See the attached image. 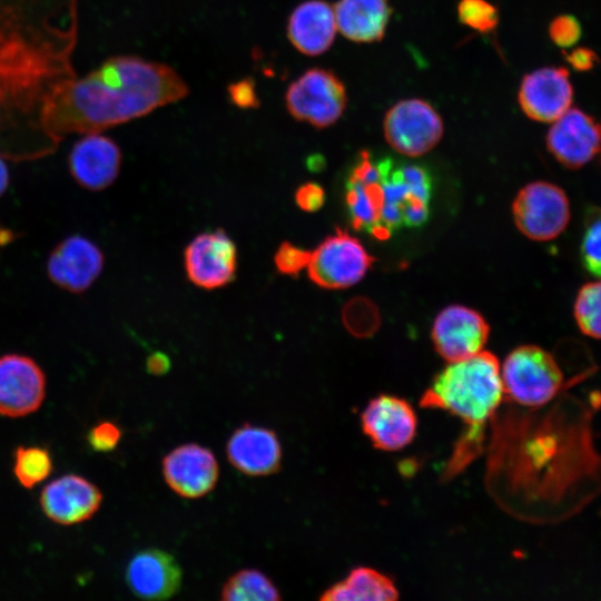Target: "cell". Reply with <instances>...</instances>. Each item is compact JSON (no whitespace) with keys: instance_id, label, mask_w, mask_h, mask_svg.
I'll list each match as a JSON object with an SVG mask.
<instances>
[{"instance_id":"1","label":"cell","mask_w":601,"mask_h":601,"mask_svg":"<svg viewBox=\"0 0 601 601\" xmlns=\"http://www.w3.org/2000/svg\"><path fill=\"white\" fill-rule=\"evenodd\" d=\"M78 0H0V155L28 161L53 154L48 128L56 95L78 75Z\"/></svg>"},{"instance_id":"2","label":"cell","mask_w":601,"mask_h":601,"mask_svg":"<svg viewBox=\"0 0 601 601\" xmlns=\"http://www.w3.org/2000/svg\"><path fill=\"white\" fill-rule=\"evenodd\" d=\"M189 92L170 66L115 56L68 82L53 98L48 128L60 144L71 134L101 132L184 99Z\"/></svg>"},{"instance_id":"3","label":"cell","mask_w":601,"mask_h":601,"mask_svg":"<svg viewBox=\"0 0 601 601\" xmlns=\"http://www.w3.org/2000/svg\"><path fill=\"white\" fill-rule=\"evenodd\" d=\"M504 397L500 363L490 352L481 351L451 362L435 375L420 405L446 411L467 426L455 444L446 475L460 472L479 455L485 425L493 420Z\"/></svg>"},{"instance_id":"4","label":"cell","mask_w":601,"mask_h":601,"mask_svg":"<svg viewBox=\"0 0 601 601\" xmlns=\"http://www.w3.org/2000/svg\"><path fill=\"white\" fill-rule=\"evenodd\" d=\"M378 168L385 199L380 239L387 238L397 227L425 223L431 198L427 171L416 165L396 166L390 158L380 160Z\"/></svg>"},{"instance_id":"5","label":"cell","mask_w":601,"mask_h":601,"mask_svg":"<svg viewBox=\"0 0 601 601\" xmlns=\"http://www.w3.org/2000/svg\"><path fill=\"white\" fill-rule=\"evenodd\" d=\"M504 396L519 405L539 407L549 403L563 384V374L553 356L535 345H521L501 368Z\"/></svg>"},{"instance_id":"6","label":"cell","mask_w":601,"mask_h":601,"mask_svg":"<svg viewBox=\"0 0 601 601\" xmlns=\"http://www.w3.org/2000/svg\"><path fill=\"white\" fill-rule=\"evenodd\" d=\"M344 83L331 70L312 68L295 79L285 92L289 115L315 128L335 124L346 108Z\"/></svg>"},{"instance_id":"7","label":"cell","mask_w":601,"mask_h":601,"mask_svg":"<svg viewBox=\"0 0 601 601\" xmlns=\"http://www.w3.org/2000/svg\"><path fill=\"white\" fill-rule=\"evenodd\" d=\"M373 260L357 238L337 228L312 250L306 268L309 279L317 286L339 289L358 283Z\"/></svg>"},{"instance_id":"8","label":"cell","mask_w":601,"mask_h":601,"mask_svg":"<svg viewBox=\"0 0 601 601\" xmlns=\"http://www.w3.org/2000/svg\"><path fill=\"white\" fill-rule=\"evenodd\" d=\"M383 131L394 150L417 157L439 144L444 126L439 112L427 101L411 98L396 102L387 110Z\"/></svg>"},{"instance_id":"9","label":"cell","mask_w":601,"mask_h":601,"mask_svg":"<svg viewBox=\"0 0 601 601\" xmlns=\"http://www.w3.org/2000/svg\"><path fill=\"white\" fill-rule=\"evenodd\" d=\"M518 229L533 240L558 237L570 220V205L564 191L548 181L524 186L512 204Z\"/></svg>"},{"instance_id":"10","label":"cell","mask_w":601,"mask_h":601,"mask_svg":"<svg viewBox=\"0 0 601 601\" xmlns=\"http://www.w3.org/2000/svg\"><path fill=\"white\" fill-rule=\"evenodd\" d=\"M184 265L195 286L204 289L224 287L236 275V245L223 229L201 233L185 248Z\"/></svg>"},{"instance_id":"11","label":"cell","mask_w":601,"mask_h":601,"mask_svg":"<svg viewBox=\"0 0 601 601\" xmlns=\"http://www.w3.org/2000/svg\"><path fill=\"white\" fill-rule=\"evenodd\" d=\"M46 375L39 364L22 354L0 356V415L27 416L42 405Z\"/></svg>"},{"instance_id":"12","label":"cell","mask_w":601,"mask_h":601,"mask_svg":"<svg viewBox=\"0 0 601 601\" xmlns=\"http://www.w3.org/2000/svg\"><path fill=\"white\" fill-rule=\"evenodd\" d=\"M490 334L484 317L475 309L451 305L442 309L432 327L435 351L449 363L480 353Z\"/></svg>"},{"instance_id":"13","label":"cell","mask_w":601,"mask_h":601,"mask_svg":"<svg viewBox=\"0 0 601 601\" xmlns=\"http://www.w3.org/2000/svg\"><path fill=\"white\" fill-rule=\"evenodd\" d=\"M161 471L167 485L185 499L207 495L219 479L215 454L197 443H185L167 453L161 462Z\"/></svg>"},{"instance_id":"14","label":"cell","mask_w":601,"mask_h":601,"mask_svg":"<svg viewBox=\"0 0 601 601\" xmlns=\"http://www.w3.org/2000/svg\"><path fill=\"white\" fill-rule=\"evenodd\" d=\"M361 425L376 449L398 451L413 441L417 417L412 405L404 398L382 394L367 403L361 414Z\"/></svg>"},{"instance_id":"15","label":"cell","mask_w":601,"mask_h":601,"mask_svg":"<svg viewBox=\"0 0 601 601\" xmlns=\"http://www.w3.org/2000/svg\"><path fill=\"white\" fill-rule=\"evenodd\" d=\"M102 266L100 248L88 238L73 235L53 248L47 262V274L58 287L79 294L93 284Z\"/></svg>"},{"instance_id":"16","label":"cell","mask_w":601,"mask_h":601,"mask_svg":"<svg viewBox=\"0 0 601 601\" xmlns=\"http://www.w3.org/2000/svg\"><path fill=\"white\" fill-rule=\"evenodd\" d=\"M101 502V491L77 474L55 479L42 489L39 497L46 516L61 525H73L91 519Z\"/></svg>"},{"instance_id":"17","label":"cell","mask_w":601,"mask_h":601,"mask_svg":"<svg viewBox=\"0 0 601 601\" xmlns=\"http://www.w3.org/2000/svg\"><path fill=\"white\" fill-rule=\"evenodd\" d=\"M573 97L569 72L561 67L536 69L521 81L519 104L531 119L553 122L571 108Z\"/></svg>"},{"instance_id":"18","label":"cell","mask_w":601,"mask_h":601,"mask_svg":"<svg viewBox=\"0 0 601 601\" xmlns=\"http://www.w3.org/2000/svg\"><path fill=\"white\" fill-rule=\"evenodd\" d=\"M546 146L563 166L580 168L601 150V125L582 110L569 108L553 121Z\"/></svg>"},{"instance_id":"19","label":"cell","mask_w":601,"mask_h":601,"mask_svg":"<svg viewBox=\"0 0 601 601\" xmlns=\"http://www.w3.org/2000/svg\"><path fill=\"white\" fill-rule=\"evenodd\" d=\"M121 158L120 148L111 138L91 132L85 134L73 144L68 166L72 178L81 187L99 191L116 180Z\"/></svg>"},{"instance_id":"20","label":"cell","mask_w":601,"mask_h":601,"mask_svg":"<svg viewBox=\"0 0 601 601\" xmlns=\"http://www.w3.org/2000/svg\"><path fill=\"white\" fill-rule=\"evenodd\" d=\"M226 455L234 469L247 476H267L282 466V444L274 430L245 423L226 443Z\"/></svg>"},{"instance_id":"21","label":"cell","mask_w":601,"mask_h":601,"mask_svg":"<svg viewBox=\"0 0 601 601\" xmlns=\"http://www.w3.org/2000/svg\"><path fill=\"white\" fill-rule=\"evenodd\" d=\"M125 578L135 595L146 600H166L179 591L183 570L167 551L147 548L129 560Z\"/></svg>"},{"instance_id":"22","label":"cell","mask_w":601,"mask_h":601,"mask_svg":"<svg viewBox=\"0 0 601 601\" xmlns=\"http://www.w3.org/2000/svg\"><path fill=\"white\" fill-rule=\"evenodd\" d=\"M346 203L352 224L367 229L380 238L384 209V190L378 161L374 162L367 151H362L347 181Z\"/></svg>"},{"instance_id":"23","label":"cell","mask_w":601,"mask_h":601,"mask_svg":"<svg viewBox=\"0 0 601 601\" xmlns=\"http://www.w3.org/2000/svg\"><path fill=\"white\" fill-rule=\"evenodd\" d=\"M337 31L334 7L324 0H307L290 13L286 35L293 47L305 56H319L334 42Z\"/></svg>"},{"instance_id":"24","label":"cell","mask_w":601,"mask_h":601,"mask_svg":"<svg viewBox=\"0 0 601 601\" xmlns=\"http://www.w3.org/2000/svg\"><path fill=\"white\" fill-rule=\"evenodd\" d=\"M334 13L345 38L367 43L383 38L392 9L388 0H338Z\"/></svg>"},{"instance_id":"25","label":"cell","mask_w":601,"mask_h":601,"mask_svg":"<svg viewBox=\"0 0 601 601\" xmlns=\"http://www.w3.org/2000/svg\"><path fill=\"white\" fill-rule=\"evenodd\" d=\"M397 598L398 590L390 577L368 566H357L343 580L328 587L319 600L391 601Z\"/></svg>"},{"instance_id":"26","label":"cell","mask_w":601,"mask_h":601,"mask_svg":"<svg viewBox=\"0 0 601 601\" xmlns=\"http://www.w3.org/2000/svg\"><path fill=\"white\" fill-rule=\"evenodd\" d=\"M220 599L225 601H275L282 595L274 582L257 569L233 573L223 584Z\"/></svg>"},{"instance_id":"27","label":"cell","mask_w":601,"mask_h":601,"mask_svg":"<svg viewBox=\"0 0 601 601\" xmlns=\"http://www.w3.org/2000/svg\"><path fill=\"white\" fill-rule=\"evenodd\" d=\"M52 457L41 446H18L13 454V474L26 489L45 481L52 472Z\"/></svg>"},{"instance_id":"28","label":"cell","mask_w":601,"mask_h":601,"mask_svg":"<svg viewBox=\"0 0 601 601\" xmlns=\"http://www.w3.org/2000/svg\"><path fill=\"white\" fill-rule=\"evenodd\" d=\"M574 317L583 334L601 339V280L580 288L574 303Z\"/></svg>"},{"instance_id":"29","label":"cell","mask_w":601,"mask_h":601,"mask_svg":"<svg viewBox=\"0 0 601 601\" xmlns=\"http://www.w3.org/2000/svg\"><path fill=\"white\" fill-rule=\"evenodd\" d=\"M342 321L346 329L356 337H368L381 325L377 306L366 297L349 299L342 309Z\"/></svg>"},{"instance_id":"30","label":"cell","mask_w":601,"mask_h":601,"mask_svg":"<svg viewBox=\"0 0 601 601\" xmlns=\"http://www.w3.org/2000/svg\"><path fill=\"white\" fill-rule=\"evenodd\" d=\"M580 253L588 272L601 277V209L591 210L585 219Z\"/></svg>"},{"instance_id":"31","label":"cell","mask_w":601,"mask_h":601,"mask_svg":"<svg viewBox=\"0 0 601 601\" xmlns=\"http://www.w3.org/2000/svg\"><path fill=\"white\" fill-rule=\"evenodd\" d=\"M457 16L463 24L480 32L493 30L499 22L497 9L486 0H461Z\"/></svg>"},{"instance_id":"32","label":"cell","mask_w":601,"mask_h":601,"mask_svg":"<svg viewBox=\"0 0 601 601\" xmlns=\"http://www.w3.org/2000/svg\"><path fill=\"white\" fill-rule=\"evenodd\" d=\"M312 250L284 242L277 248L274 263L278 273L287 276H297L307 267Z\"/></svg>"},{"instance_id":"33","label":"cell","mask_w":601,"mask_h":601,"mask_svg":"<svg viewBox=\"0 0 601 601\" xmlns=\"http://www.w3.org/2000/svg\"><path fill=\"white\" fill-rule=\"evenodd\" d=\"M120 440V427L110 421L97 423L87 435L89 446L96 452H110L117 447Z\"/></svg>"},{"instance_id":"34","label":"cell","mask_w":601,"mask_h":601,"mask_svg":"<svg viewBox=\"0 0 601 601\" xmlns=\"http://www.w3.org/2000/svg\"><path fill=\"white\" fill-rule=\"evenodd\" d=\"M295 203L304 211H317L325 203V191L316 183H305L296 189Z\"/></svg>"},{"instance_id":"35","label":"cell","mask_w":601,"mask_h":601,"mask_svg":"<svg viewBox=\"0 0 601 601\" xmlns=\"http://www.w3.org/2000/svg\"><path fill=\"white\" fill-rule=\"evenodd\" d=\"M550 36L559 46H570L579 38L580 27L571 17H559L551 23Z\"/></svg>"},{"instance_id":"36","label":"cell","mask_w":601,"mask_h":601,"mask_svg":"<svg viewBox=\"0 0 601 601\" xmlns=\"http://www.w3.org/2000/svg\"><path fill=\"white\" fill-rule=\"evenodd\" d=\"M229 93L234 104L239 107H250L257 101L254 86L248 80H243L233 83L229 88Z\"/></svg>"},{"instance_id":"37","label":"cell","mask_w":601,"mask_h":601,"mask_svg":"<svg viewBox=\"0 0 601 601\" xmlns=\"http://www.w3.org/2000/svg\"><path fill=\"white\" fill-rule=\"evenodd\" d=\"M147 370L154 375L165 374L169 367V358L162 353H155L147 359Z\"/></svg>"},{"instance_id":"38","label":"cell","mask_w":601,"mask_h":601,"mask_svg":"<svg viewBox=\"0 0 601 601\" xmlns=\"http://www.w3.org/2000/svg\"><path fill=\"white\" fill-rule=\"evenodd\" d=\"M9 185V170L0 155V197L4 194Z\"/></svg>"}]
</instances>
